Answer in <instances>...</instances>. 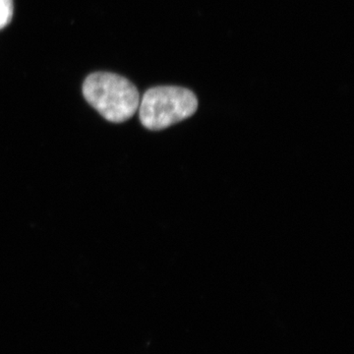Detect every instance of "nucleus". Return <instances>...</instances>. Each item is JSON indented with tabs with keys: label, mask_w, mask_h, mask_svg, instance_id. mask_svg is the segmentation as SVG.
<instances>
[{
	"label": "nucleus",
	"mask_w": 354,
	"mask_h": 354,
	"mask_svg": "<svg viewBox=\"0 0 354 354\" xmlns=\"http://www.w3.org/2000/svg\"><path fill=\"white\" fill-rule=\"evenodd\" d=\"M13 0H0V30L6 28L13 17Z\"/></svg>",
	"instance_id": "7ed1b4c3"
},
{
	"label": "nucleus",
	"mask_w": 354,
	"mask_h": 354,
	"mask_svg": "<svg viewBox=\"0 0 354 354\" xmlns=\"http://www.w3.org/2000/svg\"><path fill=\"white\" fill-rule=\"evenodd\" d=\"M83 95L102 118L113 123L130 120L139 108L138 90L128 79L118 74H91L84 82Z\"/></svg>",
	"instance_id": "f257e3e1"
},
{
	"label": "nucleus",
	"mask_w": 354,
	"mask_h": 354,
	"mask_svg": "<svg viewBox=\"0 0 354 354\" xmlns=\"http://www.w3.org/2000/svg\"><path fill=\"white\" fill-rule=\"evenodd\" d=\"M198 100L192 91L176 86H160L147 91L139 104L142 125L152 131L187 120L196 113Z\"/></svg>",
	"instance_id": "f03ea898"
}]
</instances>
